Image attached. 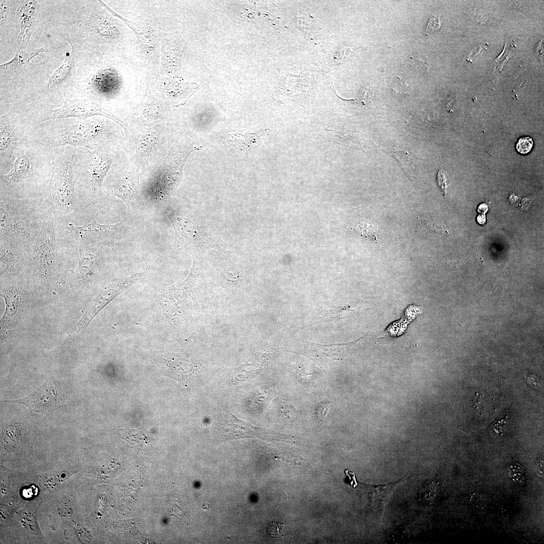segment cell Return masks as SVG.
Segmentation results:
<instances>
[{
	"label": "cell",
	"mask_w": 544,
	"mask_h": 544,
	"mask_svg": "<svg viewBox=\"0 0 544 544\" xmlns=\"http://www.w3.org/2000/svg\"><path fill=\"white\" fill-rule=\"evenodd\" d=\"M543 42L538 44V46L536 47V52L539 57L543 58Z\"/></svg>",
	"instance_id": "28"
},
{
	"label": "cell",
	"mask_w": 544,
	"mask_h": 544,
	"mask_svg": "<svg viewBox=\"0 0 544 544\" xmlns=\"http://www.w3.org/2000/svg\"><path fill=\"white\" fill-rule=\"evenodd\" d=\"M126 218L120 222L103 225L96 220L86 225L78 226L65 220H54L57 242L60 249L81 247L90 245L112 246L123 236Z\"/></svg>",
	"instance_id": "3"
},
{
	"label": "cell",
	"mask_w": 544,
	"mask_h": 544,
	"mask_svg": "<svg viewBox=\"0 0 544 544\" xmlns=\"http://www.w3.org/2000/svg\"><path fill=\"white\" fill-rule=\"evenodd\" d=\"M46 213L44 207L20 197L1 195L0 240L31 250Z\"/></svg>",
	"instance_id": "1"
},
{
	"label": "cell",
	"mask_w": 544,
	"mask_h": 544,
	"mask_svg": "<svg viewBox=\"0 0 544 544\" xmlns=\"http://www.w3.org/2000/svg\"><path fill=\"white\" fill-rule=\"evenodd\" d=\"M486 220L485 214H480L477 217V221L480 224L484 225L486 223Z\"/></svg>",
	"instance_id": "29"
},
{
	"label": "cell",
	"mask_w": 544,
	"mask_h": 544,
	"mask_svg": "<svg viewBox=\"0 0 544 544\" xmlns=\"http://www.w3.org/2000/svg\"><path fill=\"white\" fill-rule=\"evenodd\" d=\"M72 67V56H66L63 64L51 75L47 87L50 89L58 86L66 80Z\"/></svg>",
	"instance_id": "18"
},
{
	"label": "cell",
	"mask_w": 544,
	"mask_h": 544,
	"mask_svg": "<svg viewBox=\"0 0 544 544\" xmlns=\"http://www.w3.org/2000/svg\"><path fill=\"white\" fill-rule=\"evenodd\" d=\"M30 252V250L0 240L1 275L17 271L24 257L29 255Z\"/></svg>",
	"instance_id": "13"
},
{
	"label": "cell",
	"mask_w": 544,
	"mask_h": 544,
	"mask_svg": "<svg viewBox=\"0 0 544 544\" xmlns=\"http://www.w3.org/2000/svg\"><path fill=\"white\" fill-rule=\"evenodd\" d=\"M19 142L18 127L14 115L1 116L0 121L1 163L11 160Z\"/></svg>",
	"instance_id": "9"
},
{
	"label": "cell",
	"mask_w": 544,
	"mask_h": 544,
	"mask_svg": "<svg viewBox=\"0 0 544 544\" xmlns=\"http://www.w3.org/2000/svg\"><path fill=\"white\" fill-rule=\"evenodd\" d=\"M59 253L53 216L47 210L39 234L30 250V258L41 284L47 285L52 280Z\"/></svg>",
	"instance_id": "4"
},
{
	"label": "cell",
	"mask_w": 544,
	"mask_h": 544,
	"mask_svg": "<svg viewBox=\"0 0 544 544\" xmlns=\"http://www.w3.org/2000/svg\"><path fill=\"white\" fill-rule=\"evenodd\" d=\"M47 50L42 48L37 50H35L32 53H28L23 51H18L14 58L10 62L1 65V67L3 69H11L15 67H20L23 64L29 63H32L31 61V59L35 58L38 61L41 60L38 59V57L42 59V58L46 53Z\"/></svg>",
	"instance_id": "17"
},
{
	"label": "cell",
	"mask_w": 544,
	"mask_h": 544,
	"mask_svg": "<svg viewBox=\"0 0 544 544\" xmlns=\"http://www.w3.org/2000/svg\"><path fill=\"white\" fill-rule=\"evenodd\" d=\"M488 210V206L484 203L481 204L478 209V212L482 213V214H485Z\"/></svg>",
	"instance_id": "27"
},
{
	"label": "cell",
	"mask_w": 544,
	"mask_h": 544,
	"mask_svg": "<svg viewBox=\"0 0 544 544\" xmlns=\"http://www.w3.org/2000/svg\"><path fill=\"white\" fill-rule=\"evenodd\" d=\"M533 141L530 137H522L520 138L516 143V150L521 154H526L529 153L532 149Z\"/></svg>",
	"instance_id": "19"
},
{
	"label": "cell",
	"mask_w": 544,
	"mask_h": 544,
	"mask_svg": "<svg viewBox=\"0 0 544 544\" xmlns=\"http://www.w3.org/2000/svg\"><path fill=\"white\" fill-rule=\"evenodd\" d=\"M477 394H478V395L475 396V397L477 399L475 400L474 398L473 401V403H474V406L477 409V411H480V410L482 411V410L483 409V403H482V399L481 400V396H480L478 395V393H477Z\"/></svg>",
	"instance_id": "26"
},
{
	"label": "cell",
	"mask_w": 544,
	"mask_h": 544,
	"mask_svg": "<svg viewBox=\"0 0 544 544\" xmlns=\"http://www.w3.org/2000/svg\"><path fill=\"white\" fill-rule=\"evenodd\" d=\"M74 155L64 152L53 162L44 208L55 220H69L82 208L77 189Z\"/></svg>",
	"instance_id": "2"
},
{
	"label": "cell",
	"mask_w": 544,
	"mask_h": 544,
	"mask_svg": "<svg viewBox=\"0 0 544 544\" xmlns=\"http://www.w3.org/2000/svg\"><path fill=\"white\" fill-rule=\"evenodd\" d=\"M95 114L109 115L96 105L81 102H66L60 107L51 110L43 114L39 117L38 121L40 122L72 117L84 118Z\"/></svg>",
	"instance_id": "8"
},
{
	"label": "cell",
	"mask_w": 544,
	"mask_h": 544,
	"mask_svg": "<svg viewBox=\"0 0 544 544\" xmlns=\"http://www.w3.org/2000/svg\"><path fill=\"white\" fill-rule=\"evenodd\" d=\"M169 219L175 231V244L184 249H194L212 243L213 238L201 227L184 217L176 216L168 212Z\"/></svg>",
	"instance_id": "7"
},
{
	"label": "cell",
	"mask_w": 544,
	"mask_h": 544,
	"mask_svg": "<svg viewBox=\"0 0 544 544\" xmlns=\"http://www.w3.org/2000/svg\"><path fill=\"white\" fill-rule=\"evenodd\" d=\"M72 248L75 249L79 256L76 279L87 283L93 279L99 268L98 249L89 246Z\"/></svg>",
	"instance_id": "10"
},
{
	"label": "cell",
	"mask_w": 544,
	"mask_h": 544,
	"mask_svg": "<svg viewBox=\"0 0 544 544\" xmlns=\"http://www.w3.org/2000/svg\"><path fill=\"white\" fill-rule=\"evenodd\" d=\"M440 25L439 19H437L435 18H431L427 27V34H430L436 31L440 28Z\"/></svg>",
	"instance_id": "25"
},
{
	"label": "cell",
	"mask_w": 544,
	"mask_h": 544,
	"mask_svg": "<svg viewBox=\"0 0 544 544\" xmlns=\"http://www.w3.org/2000/svg\"><path fill=\"white\" fill-rule=\"evenodd\" d=\"M509 477L515 481L522 480L524 473L522 466L517 463H514L508 468Z\"/></svg>",
	"instance_id": "20"
},
{
	"label": "cell",
	"mask_w": 544,
	"mask_h": 544,
	"mask_svg": "<svg viewBox=\"0 0 544 544\" xmlns=\"http://www.w3.org/2000/svg\"><path fill=\"white\" fill-rule=\"evenodd\" d=\"M150 269L145 267L127 278L104 287L86 309L83 316L72 329L70 335H75L85 330L96 315L118 295L142 278Z\"/></svg>",
	"instance_id": "5"
},
{
	"label": "cell",
	"mask_w": 544,
	"mask_h": 544,
	"mask_svg": "<svg viewBox=\"0 0 544 544\" xmlns=\"http://www.w3.org/2000/svg\"><path fill=\"white\" fill-rule=\"evenodd\" d=\"M92 127L84 122L77 123L58 132L53 146H79L87 143L93 135Z\"/></svg>",
	"instance_id": "14"
},
{
	"label": "cell",
	"mask_w": 544,
	"mask_h": 544,
	"mask_svg": "<svg viewBox=\"0 0 544 544\" xmlns=\"http://www.w3.org/2000/svg\"><path fill=\"white\" fill-rule=\"evenodd\" d=\"M3 402L18 403L27 406L30 415L46 418L55 410L67 406L62 401V394L55 380H46L35 391L22 398Z\"/></svg>",
	"instance_id": "6"
},
{
	"label": "cell",
	"mask_w": 544,
	"mask_h": 544,
	"mask_svg": "<svg viewBox=\"0 0 544 544\" xmlns=\"http://www.w3.org/2000/svg\"><path fill=\"white\" fill-rule=\"evenodd\" d=\"M284 525L278 522H272L268 527L267 532L269 536L277 537L284 531Z\"/></svg>",
	"instance_id": "22"
},
{
	"label": "cell",
	"mask_w": 544,
	"mask_h": 544,
	"mask_svg": "<svg viewBox=\"0 0 544 544\" xmlns=\"http://www.w3.org/2000/svg\"><path fill=\"white\" fill-rule=\"evenodd\" d=\"M163 369L171 377L178 380L183 384L192 374L193 366L192 362L180 356L171 354L159 358Z\"/></svg>",
	"instance_id": "15"
},
{
	"label": "cell",
	"mask_w": 544,
	"mask_h": 544,
	"mask_svg": "<svg viewBox=\"0 0 544 544\" xmlns=\"http://www.w3.org/2000/svg\"><path fill=\"white\" fill-rule=\"evenodd\" d=\"M358 230L361 231L362 233H364L365 236L368 237L371 240L377 242V234L378 233L377 230L373 227L372 226L368 225H359L358 227Z\"/></svg>",
	"instance_id": "21"
},
{
	"label": "cell",
	"mask_w": 544,
	"mask_h": 544,
	"mask_svg": "<svg viewBox=\"0 0 544 544\" xmlns=\"http://www.w3.org/2000/svg\"><path fill=\"white\" fill-rule=\"evenodd\" d=\"M269 130L262 128L254 131L229 132L223 139L226 144L236 150H245L262 144L266 139Z\"/></svg>",
	"instance_id": "11"
},
{
	"label": "cell",
	"mask_w": 544,
	"mask_h": 544,
	"mask_svg": "<svg viewBox=\"0 0 544 544\" xmlns=\"http://www.w3.org/2000/svg\"><path fill=\"white\" fill-rule=\"evenodd\" d=\"M31 168L30 161L25 155L18 156L13 168L6 174L1 173V187L14 190L22 188L28 178Z\"/></svg>",
	"instance_id": "12"
},
{
	"label": "cell",
	"mask_w": 544,
	"mask_h": 544,
	"mask_svg": "<svg viewBox=\"0 0 544 544\" xmlns=\"http://www.w3.org/2000/svg\"><path fill=\"white\" fill-rule=\"evenodd\" d=\"M437 183L441 190L443 193L444 196L446 194L447 185L446 178L441 170H439L437 174Z\"/></svg>",
	"instance_id": "24"
},
{
	"label": "cell",
	"mask_w": 544,
	"mask_h": 544,
	"mask_svg": "<svg viewBox=\"0 0 544 544\" xmlns=\"http://www.w3.org/2000/svg\"><path fill=\"white\" fill-rule=\"evenodd\" d=\"M35 2H25L18 15V38L21 45H26L31 35L32 24L34 21Z\"/></svg>",
	"instance_id": "16"
},
{
	"label": "cell",
	"mask_w": 544,
	"mask_h": 544,
	"mask_svg": "<svg viewBox=\"0 0 544 544\" xmlns=\"http://www.w3.org/2000/svg\"><path fill=\"white\" fill-rule=\"evenodd\" d=\"M508 421V416L497 420L491 426L493 431L497 434H502L505 429Z\"/></svg>",
	"instance_id": "23"
}]
</instances>
